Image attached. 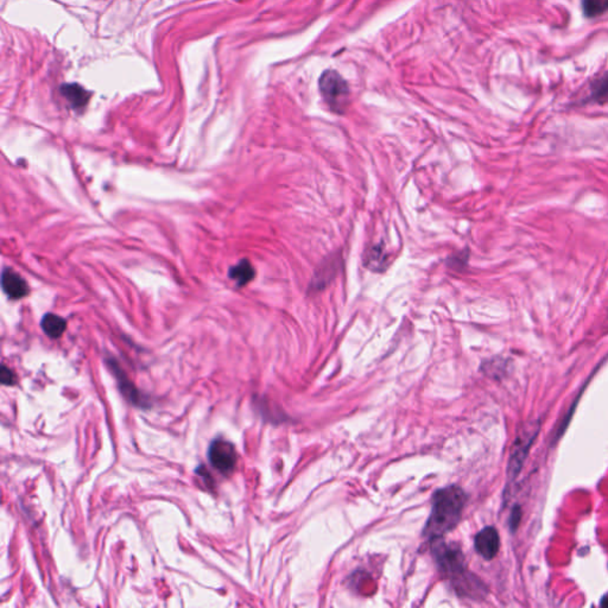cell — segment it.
<instances>
[{"label": "cell", "instance_id": "obj_10", "mask_svg": "<svg viewBox=\"0 0 608 608\" xmlns=\"http://www.w3.org/2000/svg\"><path fill=\"white\" fill-rule=\"evenodd\" d=\"M387 263H389V258H387L385 250L381 245H377V246H373L372 249L367 252L365 265L372 270L383 271L387 267L386 265Z\"/></svg>", "mask_w": 608, "mask_h": 608}, {"label": "cell", "instance_id": "obj_2", "mask_svg": "<svg viewBox=\"0 0 608 608\" xmlns=\"http://www.w3.org/2000/svg\"><path fill=\"white\" fill-rule=\"evenodd\" d=\"M318 87L330 110L343 113L349 99V87L346 80L335 70H326L320 77Z\"/></svg>", "mask_w": 608, "mask_h": 608}, {"label": "cell", "instance_id": "obj_3", "mask_svg": "<svg viewBox=\"0 0 608 608\" xmlns=\"http://www.w3.org/2000/svg\"><path fill=\"white\" fill-rule=\"evenodd\" d=\"M208 460L215 469L223 473V476H228L236 468L238 454L234 445H232L231 442L223 438H216L210 443Z\"/></svg>", "mask_w": 608, "mask_h": 608}, {"label": "cell", "instance_id": "obj_1", "mask_svg": "<svg viewBox=\"0 0 608 608\" xmlns=\"http://www.w3.org/2000/svg\"><path fill=\"white\" fill-rule=\"evenodd\" d=\"M466 494L458 486H448L435 493L433 498V510L423 534L430 540H441L452 531L461 519L466 504Z\"/></svg>", "mask_w": 608, "mask_h": 608}, {"label": "cell", "instance_id": "obj_5", "mask_svg": "<svg viewBox=\"0 0 608 608\" xmlns=\"http://www.w3.org/2000/svg\"><path fill=\"white\" fill-rule=\"evenodd\" d=\"M499 542L500 540L497 530L493 527H487L476 536L474 545L479 555L486 560H492L497 556L499 551V545H500Z\"/></svg>", "mask_w": 608, "mask_h": 608}, {"label": "cell", "instance_id": "obj_6", "mask_svg": "<svg viewBox=\"0 0 608 608\" xmlns=\"http://www.w3.org/2000/svg\"><path fill=\"white\" fill-rule=\"evenodd\" d=\"M1 287L5 294L13 300H19L28 295L29 287L22 276L16 274L13 270L5 269L1 276Z\"/></svg>", "mask_w": 608, "mask_h": 608}, {"label": "cell", "instance_id": "obj_12", "mask_svg": "<svg viewBox=\"0 0 608 608\" xmlns=\"http://www.w3.org/2000/svg\"><path fill=\"white\" fill-rule=\"evenodd\" d=\"M591 99L596 103H604L608 101V74L598 79L591 85Z\"/></svg>", "mask_w": 608, "mask_h": 608}, {"label": "cell", "instance_id": "obj_11", "mask_svg": "<svg viewBox=\"0 0 608 608\" xmlns=\"http://www.w3.org/2000/svg\"><path fill=\"white\" fill-rule=\"evenodd\" d=\"M582 8L587 17H598L607 12L608 0H582Z\"/></svg>", "mask_w": 608, "mask_h": 608}, {"label": "cell", "instance_id": "obj_13", "mask_svg": "<svg viewBox=\"0 0 608 608\" xmlns=\"http://www.w3.org/2000/svg\"><path fill=\"white\" fill-rule=\"evenodd\" d=\"M0 378H1V383L4 385H13L16 383V374L11 369H8L5 365L1 367V376H0Z\"/></svg>", "mask_w": 608, "mask_h": 608}, {"label": "cell", "instance_id": "obj_8", "mask_svg": "<svg viewBox=\"0 0 608 608\" xmlns=\"http://www.w3.org/2000/svg\"><path fill=\"white\" fill-rule=\"evenodd\" d=\"M41 327L49 338H59L65 333L67 322L65 318L57 316L55 314H47L41 321Z\"/></svg>", "mask_w": 608, "mask_h": 608}, {"label": "cell", "instance_id": "obj_4", "mask_svg": "<svg viewBox=\"0 0 608 608\" xmlns=\"http://www.w3.org/2000/svg\"><path fill=\"white\" fill-rule=\"evenodd\" d=\"M538 432V427H529L524 429L522 436H518L517 441L514 443V453L511 456L510 467H509V473L511 478H514L518 474V472L522 468L523 463L527 458V452L530 449V445L535 440V436Z\"/></svg>", "mask_w": 608, "mask_h": 608}, {"label": "cell", "instance_id": "obj_7", "mask_svg": "<svg viewBox=\"0 0 608 608\" xmlns=\"http://www.w3.org/2000/svg\"><path fill=\"white\" fill-rule=\"evenodd\" d=\"M61 93L75 110L85 108L90 100V93L83 87L75 83L63 85L61 87Z\"/></svg>", "mask_w": 608, "mask_h": 608}, {"label": "cell", "instance_id": "obj_9", "mask_svg": "<svg viewBox=\"0 0 608 608\" xmlns=\"http://www.w3.org/2000/svg\"><path fill=\"white\" fill-rule=\"evenodd\" d=\"M256 276V271L252 264L247 259L239 261L236 266L231 267L230 277L236 281L239 287H244L247 283L251 282Z\"/></svg>", "mask_w": 608, "mask_h": 608}]
</instances>
